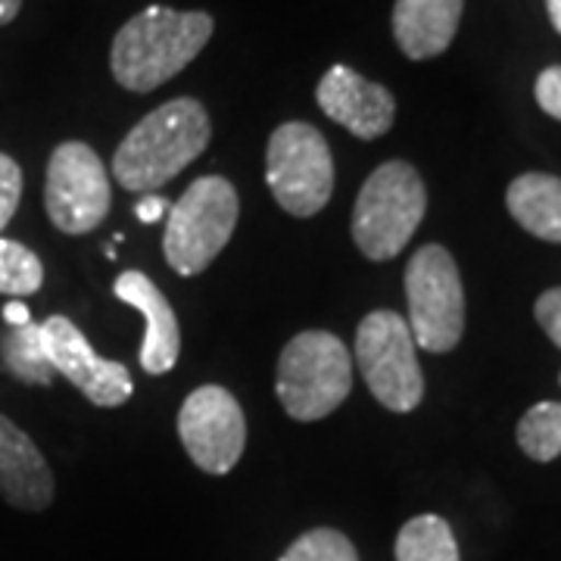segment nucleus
Instances as JSON below:
<instances>
[{
    "mask_svg": "<svg viewBox=\"0 0 561 561\" xmlns=\"http://www.w3.org/2000/svg\"><path fill=\"white\" fill-rule=\"evenodd\" d=\"M216 22L201 10L147 7L122 25L113 38L110 69L125 91L147 94L172 81L187 62L197 60Z\"/></svg>",
    "mask_w": 561,
    "mask_h": 561,
    "instance_id": "obj_1",
    "label": "nucleus"
},
{
    "mask_svg": "<svg viewBox=\"0 0 561 561\" xmlns=\"http://www.w3.org/2000/svg\"><path fill=\"white\" fill-rule=\"evenodd\" d=\"M213 125L194 98L162 103L122 138L113 157V179L131 194H150L181 175L209 147Z\"/></svg>",
    "mask_w": 561,
    "mask_h": 561,
    "instance_id": "obj_2",
    "label": "nucleus"
},
{
    "mask_svg": "<svg viewBox=\"0 0 561 561\" xmlns=\"http://www.w3.org/2000/svg\"><path fill=\"white\" fill-rule=\"evenodd\" d=\"M427 213V187L405 160L378 165L362 184L353 209V241L371 262L400 256Z\"/></svg>",
    "mask_w": 561,
    "mask_h": 561,
    "instance_id": "obj_3",
    "label": "nucleus"
},
{
    "mask_svg": "<svg viewBox=\"0 0 561 561\" xmlns=\"http://www.w3.org/2000/svg\"><path fill=\"white\" fill-rule=\"evenodd\" d=\"M238 216L241 201L231 181L221 175H203L194 181L169 209L162 234V253L169 268L181 278L206 272L231 241Z\"/></svg>",
    "mask_w": 561,
    "mask_h": 561,
    "instance_id": "obj_4",
    "label": "nucleus"
},
{
    "mask_svg": "<svg viewBox=\"0 0 561 561\" xmlns=\"http://www.w3.org/2000/svg\"><path fill=\"white\" fill-rule=\"evenodd\" d=\"M353 390V356L331 331H302L280 350L275 393L290 419L319 421Z\"/></svg>",
    "mask_w": 561,
    "mask_h": 561,
    "instance_id": "obj_5",
    "label": "nucleus"
},
{
    "mask_svg": "<svg viewBox=\"0 0 561 561\" xmlns=\"http://www.w3.org/2000/svg\"><path fill=\"white\" fill-rule=\"evenodd\" d=\"M265 181L284 213L309 219L321 213L334 191V157L316 125L284 122L265 150Z\"/></svg>",
    "mask_w": 561,
    "mask_h": 561,
    "instance_id": "obj_6",
    "label": "nucleus"
},
{
    "mask_svg": "<svg viewBox=\"0 0 561 561\" xmlns=\"http://www.w3.org/2000/svg\"><path fill=\"white\" fill-rule=\"evenodd\" d=\"M409 331L424 353H449L465 334V287L453 253L427 243L405 268Z\"/></svg>",
    "mask_w": 561,
    "mask_h": 561,
    "instance_id": "obj_7",
    "label": "nucleus"
},
{
    "mask_svg": "<svg viewBox=\"0 0 561 561\" xmlns=\"http://www.w3.org/2000/svg\"><path fill=\"white\" fill-rule=\"evenodd\" d=\"M356 365L383 409L405 415L424 400L419 346L400 312L375 309L362 319L356 331Z\"/></svg>",
    "mask_w": 561,
    "mask_h": 561,
    "instance_id": "obj_8",
    "label": "nucleus"
},
{
    "mask_svg": "<svg viewBox=\"0 0 561 561\" xmlns=\"http://www.w3.org/2000/svg\"><path fill=\"white\" fill-rule=\"evenodd\" d=\"M110 206L113 187L94 147L62 140L47 160L44 179V209L50 225L62 234H91L106 221Z\"/></svg>",
    "mask_w": 561,
    "mask_h": 561,
    "instance_id": "obj_9",
    "label": "nucleus"
},
{
    "mask_svg": "<svg viewBox=\"0 0 561 561\" xmlns=\"http://www.w3.org/2000/svg\"><path fill=\"white\" fill-rule=\"evenodd\" d=\"M179 437L191 461L206 474H228L247 446L241 402L219 383H203L181 402Z\"/></svg>",
    "mask_w": 561,
    "mask_h": 561,
    "instance_id": "obj_10",
    "label": "nucleus"
},
{
    "mask_svg": "<svg viewBox=\"0 0 561 561\" xmlns=\"http://www.w3.org/2000/svg\"><path fill=\"white\" fill-rule=\"evenodd\" d=\"M41 341L44 353L54 365V375H62L76 390H81L88 402L101 409H116L122 402L131 400L135 383L122 362L103 359L94 353V346L84 341L81 328L66 316H50L41 324Z\"/></svg>",
    "mask_w": 561,
    "mask_h": 561,
    "instance_id": "obj_11",
    "label": "nucleus"
},
{
    "mask_svg": "<svg viewBox=\"0 0 561 561\" xmlns=\"http://www.w3.org/2000/svg\"><path fill=\"white\" fill-rule=\"evenodd\" d=\"M316 101L328 119L343 125L359 140L381 138L393 128V119H397L393 94L383 84L368 81L350 66H331L321 76Z\"/></svg>",
    "mask_w": 561,
    "mask_h": 561,
    "instance_id": "obj_12",
    "label": "nucleus"
},
{
    "mask_svg": "<svg viewBox=\"0 0 561 561\" xmlns=\"http://www.w3.org/2000/svg\"><path fill=\"white\" fill-rule=\"evenodd\" d=\"M57 493L54 471L32 437L0 415V500L20 512H44Z\"/></svg>",
    "mask_w": 561,
    "mask_h": 561,
    "instance_id": "obj_13",
    "label": "nucleus"
},
{
    "mask_svg": "<svg viewBox=\"0 0 561 561\" xmlns=\"http://www.w3.org/2000/svg\"><path fill=\"white\" fill-rule=\"evenodd\" d=\"M113 294L131 309H138L147 321V334L140 343V368L153 378L172 371L181 353V334L175 309L165 300V294L144 272H122L113 284Z\"/></svg>",
    "mask_w": 561,
    "mask_h": 561,
    "instance_id": "obj_14",
    "label": "nucleus"
},
{
    "mask_svg": "<svg viewBox=\"0 0 561 561\" xmlns=\"http://www.w3.org/2000/svg\"><path fill=\"white\" fill-rule=\"evenodd\" d=\"M461 10L465 0H397L393 38L409 60H434L456 38Z\"/></svg>",
    "mask_w": 561,
    "mask_h": 561,
    "instance_id": "obj_15",
    "label": "nucleus"
},
{
    "mask_svg": "<svg viewBox=\"0 0 561 561\" xmlns=\"http://www.w3.org/2000/svg\"><path fill=\"white\" fill-rule=\"evenodd\" d=\"M505 206L527 234L561 243V179L546 172H524L508 184Z\"/></svg>",
    "mask_w": 561,
    "mask_h": 561,
    "instance_id": "obj_16",
    "label": "nucleus"
},
{
    "mask_svg": "<svg viewBox=\"0 0 561 561\" xmlns=\"http://www.w3.org/2000/svg\"><path fill=\"white\" fill-rule=\"evenodd\" d=\"M0 362L3 371L13 375L22 383H38L47 387L54 381V365L44 353V341H41V324L28 321L20 328H10L0 341Z\"/></svg>",
    "mask_w": 561,
    "mask_h": 561,
    "instance_id": "obj_17",
    "label": "nucleus"
},
{
    "mask_svg": "<svg viewBox=\"0 0 561 561\" xmlns=\"http://www.w3.org/2000/svg\"><path fill=\"white\" fill-rule=\"evenodd\" d=\"M397 561H461L453 527L440 515H419L397 534Z\"/></svg>",
    "mask_w": 561,
    "mask_h": 561,
    "instance_id": "obj_18",
    "label": "nucleus"
},
{
    "mask_svg": "<svg viewBox=\"0 0 561 561\" xmlns=\"http://www.w3.org/2000/svg\"><path fill=\"white\" fill-rule=\"evenodd\" d=\"M518 446L527 459L552 461L561 456V402H537L518 421Z\"/></svg>",
    "mask_w": 561,
    "mask_h": 561,
    "instance_id": "obj_19",
    "label": "nucleus"
},
{
    "mask_svg": "<svg viewBox=\"0 0 561 561\" xmlns=\"http://www.w3.org/2000/svg\"><path fill=\"white\" fill-rule=\"evenodd\" d=\"M41 284H44V265L38 256L20 241L0 238V294L22 300L38 294Z\"/></svg>",
    "mask_w": 561,
    "mask_h": 561,
    "instance_id": "obj_20",
    "label": "nucleus"
},
{
    "mask_svg": "<svg viewBox=\"0 0 561 561\" xmlns=\"http://www.w3.org/2000/svg\"><path fill=\"white\" fill-rule=\"evenodd\" d=\"M278 561H359V552L341 530L316 527L290 542Z\"/></svg>",
    "mask_w": 561,
    "mask_h": 561,
    "instance_id": "obj_21",
    "label": "nucleus"
},
{
    "mask_svg": "<svg viewBox=\"0 0 561 561\" xmlns=\"http://www.w3.org/2000/svg\"><path fill=\"white\" fill-rule=\"evenodd\" d=\"M22 201V169L20 162L0 153V231L13 221Z\"/></svg>",
    "mask_w": 561,
    "mask_h": 561,
    "instance_id": "obj_22",
    "label": "nucleus"
},
{
    "mask_svg": "<svg viewBox=\"0 0 561 561\" xmlns=\"http://www.w3.org/2000/svg\"><path fill=\"white\" fill-rule=\"evenodd\" d=\"M534 94H537V103H540L542 113L561 122V66L542 69L540 79L534 84Z\"/></svg>",
    "mask_w": 561,
    "mask_h": 561,
    "instance_id": "obj_23",
    "label": "nucleus"
},
{
    "mask_svg": "<svg viewBox=\"0 0 561 561\" xmlns=\"http://www.w3.org/2000/svg\"><path fill=\"white\" fill-rule=\"evenodd\" d=\"M534 316L546 331V337L561 350V287H552V290L542 294L537 306H534Z\"/></svg>",
    "mask_w": 561,
    "mask_h": 561,
    "instance_id": "obj_24",
    "label": "nucleus"
},
{
    "mask_svg": "<svg viewBox=\"0 0 561 561\" xmlns=\"http://www.w3.org/2000/svg\"><path fill=\"white\" fill-rule=\"evenodd\" d=\"M162 216H165V201L162 197H144V201L138 203V219L140 221H160Z\"/></svg>",
    "mask_w": 561,
    "mask_h": 561,
    "instance_id": "obj_25",
    "label": "nucleus"
},
{
    "mask_svg": "<svg viewBox=\"0 0 561 561\" xmlns=\"http://www.w3.org/2000/svg\"><path fill=\"white\" fill-rule=\"evenodd\" d=\"M3 319H7L10 328H20V324H28V321H32V312H28V306L20 300L7 302V306H3Z\"/></svg>",
    "mask_w": 561,
    "mask_h": 561,
    "instance_id": "obj_26",
    "label": "nucleus"
},
{
    "mask_svg": "<svg viewBox=\"0 0 561 561\" xmlns=\"http://www.w3.org/2000/svg\"><path fill=\"white\" fill-rule=\"evenodd\" d=\"M22 10V0H0V25H7V22H13L20 16Z\"/></svg>",
    "mask_w": 561,
    "mask_h": 561,
    "instance_id": "obj_27",
    "label": "nucleus"
},
{
    "mask_svg": "<svg viewBox=\"0 0 561 561\" xmlns=\"http://www.w3.org/2000/svg\"><path fill=\"white\" fill-rule=\"evenodd\" d=\"M546 10H549V20H552V28L561 35V0H546Z\"/></svg>",
    "mask_w": 561,
    "mask_h": 561,
    "instance_id": "obj_28",
    "label": "nucleus"
}]
</instances>
